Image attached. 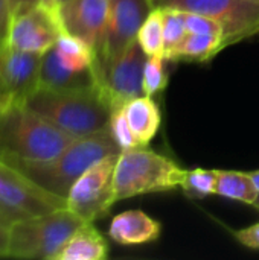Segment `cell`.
I'll use <instances>...</instances> for the list:
<instances>
[{
	"mask_svg": "<svg viewBox=\"0 0 259 260\" xmlns=\"http://www.w3.org/2000/svg\"><path fill=\"white\" fill-rule=\"evenodd\" d=\"M151 9V0H110L108 23L101 46L95 52V62L111 61L136 41L137 32Z\"/></svg>",
	"mask_w": 259,
	"mask_h": 260,
	"instance_id": "11",
	"label": "cell"
},
{
	"mask_svg": "<svg viewBox=\"0 0 259 260\" xmlns=\"http://www.w3.org/2000/svg\"><path fill=\"white\" fill-rule=\"evenodd\" d=\"M9 244V224L0 221V257H8Z\"/></svg>",
	"mask_w": 259,
	"mask_h": 260,
	"instance_id": "29",
	"label": "cell"
},
{
	"mask_svg": "<svg viewBox=\"0 0 259 260\" xmlns=\"http://www.w3.org/2000/svg\"><path fill=\"white\" fill-rule=\"evenodd\" d=\"M253 207H256V209H258V210H259V198H258V200H256V203L253 204Z\"/></svg>",
	"mask_w": 259,
	"mask_h": 260,
	"instance_id": "35",
	"label": "cell"
},
{
	"mask_svg": "<svg viewBox=\"0 0 259 260\" xmlns=\"http://www.w3.org/2000/svg\"><path fill=\"white\" fill-rule=\"evenodd\" d=\"M24 104L75 137L105 129L111 114V108L98 87L82 90L38 87Z\"/></svg>",
	"mask_w": 259,
	"mask_h": 260,
	"instance_id": "3",
	"label": "cell"
},
{
	"mask_svg": "<svg viewBox=\"0 0 259 260\" xmlns=\"http://www.w3.org/2000/svg\"><path fill=\"white\" fill-rule=\"evenodd\" d=\"M119 154L108 155L92 165L72 186L67 209L84 222L104 218L114 204V168Z\"/></svg>",
	"mask_w": 259,
	"mask_h": 260,
	"instance_id": "8",
	"label": "cell"
},
{
	"mask_svg": "<svg viewBox=\"0 0 259 260\" xmlns=\"http://www.w3.org/2000/svg\"><path fill=\"white\" fill-rule=\"evenodd\" d=\"M122 108L139 145L148 146L157 136L162 123L159 104L153 99V96L142 94L127 102Z\"/></svg>",
	"mask_w": 259,
	"mask_h": 260,
	"instance_id": "16",
	"label": "cell"
},
{
	"mask_svg": "<svg viewBox=\"0 0 259 260\" xmlns=\"http://www.w3.org/2000/svg\"><path fill=\"white\" fill-rule=\"evenodd\" d=\"M60 15L64 29L82 38L96 52L108 23L110 0H69L61 6Z\"/></svg>",
	"mask_w": 259,
	"mask_h": 260,
	"instance_id": "13",
	"label": "cell"
},
{
	"mask_svg": "<svg viewBox=\"0 0 259 260\" xmlns=\"http://www.w3.org/2000/svg\"><path fill=\"white\" fill-rule=\"evenodd\" d=\"M153 8H176L215 20L223 29L226 46L259 34V2L256 0H151Z\"/></svg>",
	"mask_w": 259,
	"mask_h": 260,
	"instance_id": "6",
	"label": "cell"
},
{
	"mask_svg": "<svg viewBox=\"0 0 259 260\" xmlns=\"http://www.w3.org/2000/svg\"><path fill=\"white\" fill-rule=\"evenodd\" d=\"M137 43L147 53V56L165 55V41H163V9L153 8L147 18L143 20L137 37Z\"/></svg>",
	"mask_w": 259,
	"mask_h": 260,
	"instance_id": "21",
	"label": "cell"
},
{
	"mask_svg": "<svg viewBox=\"0 0 259 260\" xmlns=\"http://www.w3.org/2000/svg\"><path fill=\"white\" fill-rule=\"evenodd\" d=\"M8 105H9V104H8V102L5 101V98H3V96L0 94V111H2V110H3L5 107H8Z\"/></svg>",
	"mask_w": 259,
	"mask_h": 260,
	"instance_id": "33",
	"label": "cell"
},
{
	"mask_svg": "<svg viewBox=\"0 0 259 260\" xmlns=\"http://www.w3.org/2000/svg\"><path fill=\"white\" fill-rule=\"evenodd\" d=\"M41 56L14 49L8 41H0V94L8 104H24L40 87Z\"/></svg>",
	"mask_w": 259,
	"mask_h": 260,
	"instance_id": "12",
	"label": "cell"
},
{
	"mask_svg": "<svg viewBox=\"0 0 259 260\" xmlns=\"http://www.w3.org/2000/svg\"><path fill=\"white\" fill-rule=\"evenodd\" d=\"M108 245L93 222L82 224L66 242L56 260H105Z\"/></svg>",
	"mask_w": 259,
	"mask_h": 260,
	"instance_id": "17",
	"label": "cell"
},
{
	"mask_svg": "<svg viewBox=\"0 0 259 260\" xmlns=\"http://www.w3.org/2000/svg\"><path fill=\"white\" fill-rule=\"evenodd\" d=\"M0 221H3V222H6V221H5V219L2 218V216H0ZM6 224H8V222H6ZM9 225H11V224H9Z\"/></svg>",
	"mask_w": 259,
	"mask_h": 260,
	"instance_id": "36",
	"label": "cell"
},
{
	"mask_svg": "<svg viewBox=\"0 0 259 260\" xmlns=\"http://www.w3.org/2000/svg\"><path fill=\"white\" fill-rule=\"evenodd\" d=\"M12 18V9L9 0H0V41H6L8 30Z\"/></svg>",
	"mask_w": 259,
	"mask_h": 260,
	"instance_id": "28",
	"label": "cell"
},
{
	"mask_svg": "<svg viewBox=\"0 0 259 260\" xmlns=\"http://www.w3.org/2000/svg\"><path fill=\"white\" fill-rule=\"evenodd\" d=\"M217 195L253 206L259 198V190L250 172L218 171Z\"/></svg>",
	"mask_w": 259,
	"mask_h": 260,
	"instance_id": "20",
	"label": "cell"
},
{
	"mask_svg": "<svg viewBox=\"0 0 259 260\" xmlns=\"http://www.w3.org/2000/svg\"><path fill=\"white\" fill-rule=\"evenodd\" d=\"M226 47L224 38L220 35L186 34V37L172 50L165 53V58L172 62H208Z\"/></svg>",
	"mask_w": 259,
	"mask_h": 260,
	"instance_id": "18",
	"label": "cell"
},
{
	"mask_svg": "<svg viewBox=\"0 0 259 260\" xmlns=\"http://www.w3.org/2000/svg\"><path fill=\"white\" fill-rule=\"evenodd\" d=\"M82 224L85 222L67 207L15 221L9 225L8 257L56 260L66 242Z\"/></svg>",
	"mask_w": 259,
	"mask_h": 260,
	"instance_id": "5",
	"label": "cell"
},
{
	"mask_svg": "<svg viewBox=\"0 0 259 260\" xmlns=\"http://www.w3.org/2000/svg\"><path fill=\"white\" fill-rule=\"evenodd\" d=\"M147 53L133 41L121 55L105 64L95 62L98 88L107 99L111 111L143 94V66Z\"/></svg>",
	"mask_w": 259,
	"mask_h": 260,
	"instance_id": "9",
	"label": "cell"
},
{
	"mask_svg": "<svg viewBox=\"0 0 259 260\" xmlns=\"http://www.w3.org/2000/svg\"><path fill=\"white\" fill-rule=\"evenodd\" d=\"M162 224L142 210H127L116 215L108 227V238L125 247L151 244L159 239Z\"/></svg>",
	"mask_w": 259,
	"mask_h": 260,
	"instance_id": "14",
	"label": "cell"
},
{
	"mask_svg": "<svg viewBox=\"0 0 259 260\" xmlns=\"http://www.w3.org/2000/svg\"><path fill=\"white\" fill-rule=\"evenodd\" d=\"M75 139L23 102L0 111V161L9 166L49 161Z\"/></svg>",
	"mask_w": 259,
	"mask_h": 260,
	"instance_id": "1",
	"label": "cell"
},
{
	"mask_svg": "<svg viewBox=\"0 0 259 260\" xmlns=\"http://www.w3.org/2000/svg\"><path fill=\"white\" fill-rule=\"evenodd\" d=\"M218 171L215 169H191L186 171L180 189L194 200H203L211 195H217Z\"/></svg>",
	"mask_w": 259,
	"mask_h": 260,
	"instance_id": "22",
	"label": "cell"
},
{
	"mask_svg": "<svg viewBox=\"0 0 259 260\" xmlns=\"http://www.w3.org/2000/svg\"><path fill=\"white\" fill-rule=\"evenodd\" d=\"M250 175H252V178H253V181H255V184H256V187H258L259 190V169L258 171L250 172Z\"/></svg>",
	"mask_w": 259,
	"mask_h": 260,
	"instance_id": "32",
	"label": "cell"
},
{
	"mask_svg": "<svg viewBox=\"0 0 259 260\" xmlns=\"http://www.w3.org/2000/svg\"><path fill=\"white\" fill-rule=\"evenodd\" d=\"M185 21H186L188 34H206V35L223 37L221 26L215 20H212L211 17H206V15L197 14V12H186L185 11Z\"/></svg>",
	"mask_w": 259,
	"mask_h": 260,
	"instance_id": "26",
	"label": "cell"
},
{
	"mask_svg": "<svg viewBox=\"0 0 259 260\" xmlns=\"http://www.w3.org/2000/svg\"><path fill=\"white\" fill-rule=\"evenodd\" d=\"M21 2H23V0H9V3H11V9H12V14H14V12L17 11V8L21 5Z\"/></svg>",
	"mask_w": 259,
	"mask_h": 260,
	"instance_id": "31",
	"label": "cell"
},
{
	"mask_svg": "<svg viewBox=\"0 0 259 260\" xmlns=\"http://www.w3.org/2000/svg\"><path fill=\"white\" fill-rule=\"evenodd\" d=\"M40 87L50 90H82L98 87V79L95 69L85 72H73L64 67L58 61L52 47L41 56Z\"/></svg>",
	"mask_w": 259,
	"mask_h": 260,
	"instance_id": "15",
	"label": "cell"
},
{
	"mask_svg": "<svg viewBox=\"0 0 259 260\" xmlns=\"http://www.w3.org/2000/svg\"><path fill=\"white\" fill-rule=\"evenodd\" d=\"M256 2H259V0H256Z\"/></svg>",
	"mask_w": 259,
	"mask_h": 260,
	"instance_id": "37",
	"label": "cell"
},
{
	"mask_svg": "<svg viewBox=\"0 0 259 260\" xmlns=\"http://www.w3.org/2000/svg\"><path fill=\"white\" fill-rule=\"evenodd\" d=\"M162 9H163L165 53H168L186 37L188 30H186V21H185V11H180L176 8H162Z\"/></svg>",
	"mask_w": 259,
	"mask_h": 260,
	"instance_id": "24",
	"label": "cell"
},
{
	"mask_svg": "<svg viewBox=\"0 0 259 260\" xmlns=\"http://www.w3.org/2000/svg\"><path fill=\"white\" fill-rule=\"evenodd\" d=\"M168 59L163 55H154L147 56L145 66H143V94L154 96L157 93H162L169 81V75L166 70Z\"/></svg>",
	"mask_w": 259,
	"mask_h": 260,
	"instance_id": "23",
	"label": "cell"
},
{
	"mask_svg": "<svg viewBox=\"0 0 259 260\" xmlns=\"http://www.w3.org/2000/svg\"><path fill=\"white\" fill-rule=\"evenodd\" d=\"M64 207L66 198L40 187L18 169L0 161V216L8 224Z\"/></svg>",
	"mask_w": 259,
	"mask_h": 260,
	"instance_id": "7",
	"label": "cell"
},
{
	"mask_svg": "<svg viewBox=\"0 0 259 260\" xmlns=\"http://www.w3.org/2000/svg\"><path fill=\"white\" fill-rule=\"evenodd\" d=\"M64 30L60 11L35 5L20 8L12 14L6 41L14 49L43 55L55 46Z\"/></svg>",
	"mask_w": 259,
	"mask_h": 260,
	"instance_id": "10",
	"label": "cell"
},
{
	"mask_svg": "<svg viewBox=\"0 0 259 260\" xmlns=\"http://www.w3.org/2000/svg\"><path fill=\"white\" fill-rule=\"evenodd\" d=\"M67 2H69V0H55V3L60 6V9H61V6H63V5H66Z\"/></svg>",
	"mask_w": 259,
	"mask_h": 260,
	"instance_id": "34",
	"label": "cell"
},
{
	"mask_svg": "<svg viewBox=\"0 0 259 260\" xmlns=\"http://www.w3.org/2000/svg\"><path fill=\"white\" fill-rule=\"evenodd\" d=\"M121 152V146L116 143L107 126L102 131L75 139L58 157L49 161L15 165L12 168L18 169L40 187L67 200L75 181L92 165Z\"/></svg>",
	"mask_w": 259,
	"mask_h": 260,
	"instance_id": "2",
	"label": "cell"
},
{
	"mask_svg": "<svg viewBox=\"0 0 259 260\" xmlns=\"http://www.w3.org/2000/svg\"><path fill=\"white\" fill-rule=\"evenodd\" d=\"M35 5H46V6L52 8V9L60 11V6L55 3V0H23L21 5H20L17 9H20V8H27V6H35Z\"/></svg>",
	"mask_w": 259,
	"mask_h": 260,
	"instance_id": "30",
	"label": "cell"
},
{
	"mask_svg": "<svg viewBox=\"0 0 259 260\" xmlns=\"http://www.w3.org/2000/svg\"><path fill=\"white\" fill-rule=\"evenodd\" d=\"M53 50L58 61L73 72H85L95 69V49L82 38L69 34L67 30L58 37Z\"/></svg>",
	"mask_w": 259,
	"mask_h": 260,
	"instance_id": "19",
	"label": "cell"
},
{
	"mask_svg": "<svg viewBox=\"0 0 259 260\" xmlns=\"http://www.w3.org/2000/svg\"><path fill=\"white\" fill-rule=\"evenodd\" d=\"M186 169L145 146L122 151L114 168V203L180 189Z\"/></svg>",
	"mask_w": 259,
	"mask_h": 260,
	"instance_id": "4",
	"label": "cell"
},
{
	"mask_svg": "<svg viewBox=\"0 0 259 260\" xmlns=\"http://www.w3.org/2000/svg\"><path fill=\"white\" fill-rule=\"evenodd\" d=\"M235 239L250 250H259V222L234 232Z\"/></svg>",
	"mask_w": 259,
	"mask_h": 260,
	"instance_id": "27",
	"label": "cell"
},
{
	"mask_svg": "<svg viewBox=\"0 0 259 260\" xmlns=\"http://www.w3.org/2000/svg\"><path fill=\"white\" fill-rule=\"evenodd\" d=\"M108 129H110L113 139L116 140V143L121 146L122 151L140 146L133 129H131V126H130V123H128V119L125 116L124 108H116L111 111L110 120H108Z\"/></svg>",
	"mask_w": 259,
	"mask_h": 260,
	"instance_id": "25",
	"label": "cell"
}]
</instances>
